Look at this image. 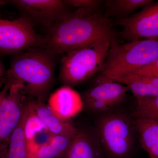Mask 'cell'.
I'll return each instance as SVG.
<instances>
[{"instance_id": "obj_1", "label": "cell", "mask_w": 158, "mask_h": 158, "mask_svg": "<svg viewBox=\"0 0 158 158\" xmlns=\"http://www.w3.org/2000/svg\"><path fill=\"white\" fill-rule=\"evenodd\" d=\"M46 48L56 56L115 38L113 23L99 11L77 9L46 29Z\"/></svg>"}, {"instance_id": "obj_2", "label": "cell", "mask_w": 158, "mask_h": 158, "mask_svg": "<svg viewBox=\"0 0 158 158\" xmlns=\"http://www.w3.org/2000/svg\"><path fill=\"white\" fill-rule=\"evenodd\" d=\"M56 56L44 48L14 55L5 75L6 81L22 85L28 96L43 102L53 81Z\"/></svg>"}, {"instance_id": "obj_3", "label": "cell", "mask_w": 158, "mask_h": 158, "mask_svg": "<svg viewBox=\"0 0 158 158\" xmlns=\"http://www.w3.org/2000/svg\"><path fill=\"white\" fill-rule=\"evenodd\" d=\"M158 58V40H138L119 44L112 40L103 70L97 83L113 81L133 73Z\"/></svg>"}, {"instance_id": "obj_4", "label": "cell", "mask_w": 158, "mask_h": 158, "mask_svg": "<svg viewBox=\"0 0 158 158\" xmlns=\"http://www.w3.org/2000/svg\"><path fill=\"white\" fill-rule=\"evenodd\" d=\"M135 118L123 111L102 114L94 129L105 155L109 158H127L132 152L138 137Z\"/></svg>"}, {"instance_id": "obj_5", "label": "cell", "mask_w": 158, "mask_h": 158, "mask_svg": "<svg viewBox=\"0 0 158 158\" xmlns=\"http://www.w3.org/2000/svg\"><path fill=\"white\" fill-rule=\"evenodd\" d=\"M112 40H98L85 47L63 54L59 78L73 88L88 81L104 68Z\"/></svg>"}, {"instance_id": "obj_6", "label": "cell", "mask_w": 158, "mask_h": 158, "mask_svg": "<svg viewBox=\"0 0 158 158\" xmlns=\"http://www.w3.org/2000/svg\"><path fill=\"white\" fill-rule=\"evenodd\" d=\"M44 36L37 33L25 18L0 21V55H15L34 48H44Z\"/></svg>"}, {"instance_id": "obj_7", "label": "cell", "mask_w": 158, "mask_h": 158, "mask_svg": "<svg viewBox=\"0 0 158 158\" xmlns=\"http://www.w3.org/2000/svg\"><path fill=\"white\" fill-rule=\"evenodd\" d=\"M27 96L22 85H11L8 94L0 105V154L7 153L11 134L32 98Z\"/></svg>"}, {"instance_id": "obj_8", "label": "cell", "mask_w": 158, "mask_h": 158, "mask_svg": "<svg viewBox=\"0 0 158 158\" xmlns=\"http://www.w3.org/2000/svg\"><path fill=\"white\" fill-rule=\"evenodd\" d=\"M8 3L14 6L22 17L34 26L39 25L48 28L66 17L70 12L64 1L61 0H11Z\"/></svg>"}, {"instance_id": "obj_9", "label": "cell", "mask_w": 158, "mask_h": 158, "mask_svg": "<svg viewBox=\"0 0 158 158\" xmlns=\"http://www.w3.org/2000/svg\"><path fill=\"white\" fill-rule=\"evenodd\" d=\"M128 91L126 86L118 82H100L85 93L84 108L94 114H104L112 111L125 100Z\"/></svg>"}, {"instance_id": "obj_10", "label": "cell", "mask_w": 158, "mask_h": 158, "mask_svg": "<svg viewBox=\"0 0 158 158\" xmlns=\"http://www.w3.org/2000/svg\"><path fill=\"white\" fill-rule=\"evenodd\" d=\"M122 37L131 41L143 38L158 40V2L149 3L131 16L118 19Z\"/></svg>"}, {"instance_id": "obj_11", "label": "cell", "mask_w": 158, "mask_h": 158, "mask_svg": "<svg viewBox=\"0 0 158 158\" xmlns=\"http://www.w3.org/2000/svg\"><path fill=\"white\" fill-rule=\"evenodd\" d=\"M48 107L57 116L64 120H70L84 108L81 95L73 88L64 85L51 94Z\"/></svg>"}, {"instance_id": "obj_12", "label": "cell", "mask_w": 158, "mask_h": 158, "mask_svg": "<svg viewBox=\"0 0 158 158\" xmlns=\"http://www.w3.org/2000/svg\"><path fill=\"white\" fill-rule=\"evenodd\" d=\"M94 128L78 129L64 158H105Z\"/></svg>"}, {"instance_id": "obj_13", "label": "cell", "mask_w": 158, "mask_h": 158, "mask_svg": "<svg viewBox=\"0 0 158 158\" xmlns=\"http://www.w3.org/2000/svg\"><path fill=\"white\" fill-rule=\"evenodd\" d=\"M32 106L34 115L53 135L74 136L76 134L77 128L70 120L59 118L42 101L32 100Z\"/></svg>"}, {"instance_id": "obj_14", "label": "cell", "mask_w": 158, "mask_h": 158, "mask_svg": "<svg viewBox=\"0 0 158 158\" xmlns=\"http://www.w3.org/2000/svg\"><path fill=\"white\" fill-rule=\"evenodd\" d=\"M114 81L126 86L137 99L158 95V77H157L131 73L116 79Z\"/></svg>"}, {"instance_id": "obj_15", "label": "cell", "mask_w": 158, "mask_h": 158, "mask_svg": "<svg viewBox=\"0 0 158 158\" xmlns=\"http://www.w3.org/2000/svg\"><path fill=\"white\" fill-rule=\"evenodd\" d=\"M32 98L25 109L19 123L11 134L6 158H27L26 125L32 113Z\"/></svg>"}, {"instance_id": "obj_16", "label": "cell", "mask_w": 158, "mask_h": 158, "mask_svg": "<svg viewBox=\"0 0 158 158\" xmlns=\"http://www.w3.org/2000/svg\"><path fill=\"white\" fill-rule=\"evenodd\" d=\"M136 127L142 149L150 158H158V122L146 118H136Z\"/></svg>"}, {"instance_id": "obj_17", "label": "cell", "mask_w": 158, "mask_h": 158, "mask_svg": "<svg viewBox=\"0 0 158 158\" xmlns=\"http://www.w3.org/2000/svg\"><path fill=\"white\" fill-rule=\"evenodd\" d=\"M74 137L53 135L48 142L27 152V158H65Z\"/></svg>"}, {"instance_id": "obj_18", "label": "cell", "mask_w": 158, "mask_h": 158, "mask_svg": "<svg viewBox=\"0 0 158 158\" xmlns=\"http://www.w3.org/2000/svg\"><path fill=\"white\" fill-rule=\"evenodd\" d=\"M152 0H107L105 1L106 9V16H118L119 19L129 17V15L139 9L152 2Z\"/></svg>"}, {"instance_id": "obj_19", "label": "cell", "mask_w": 158, "mask_h": 158, "mask_svg": "<svg viewBox=\"0 0 158 158\" xmlns=\"http://www.w3.org/2000/svg\"><path fill=\"white\" fill-rule=\"evenodd\" d=\"M133 115L136 118H149L158 122V95L137 99Z\"/></svg>"}, {"instance_id": "obj_20", "label": "cell", "mask_w": 158, "mask_h": 158, "mask_svg": "<svg viewBox=\"0 0 158 158\" xmlns=\"http://www.w3.org/2000/svg\"><path fill=\"white\" fill-rule=\"evenodd\" d=\"M64 2L68 6L77 9H84L90 11H98L102 1L100 0H65Z\"/></svg>"}, {"instance_id": "obj_21", "label": "cell", "mask_w": 158, "mask_h": 158, "mask_svg": "<svg viewBox=\"0 0 158 158\" xmlns=\"http://www.w3.org/2000/svg\"><path fill=\"white\" fill-rule=\"evenodd\" d=\"M133 73L147 75L158 77V58L150 64L143 66Z\"/></svg>"}, {"instance_id": "obj_22", "label": "cell", "mask_w": 158, "mask_h": 158, "mask_svg": "<svg viewBox=\"0 0 158 158\" xmlns=\"http://www.w3.org/2000/svg\"><path fill=\"white\" fill-rule=\"evenodd\" d=\"M11 87V84L9 82L6 81L2 89L0 91V105L2 103L4 99L6 96Z\"/></svg>"}, {"instance_id": "obj_23", "label": "cell", "mask_w": 158, "mask_h": 158, "mask_svg": "<svg viewBox=\"0 0 158 158\" xmlns=\"http://www.w3.org/2000/svg\"><path fill=\"white\" fill-rule=\"evenodd\" d=\"M6 73V68L2 61L0 60V80L5 77Z\"/></svg>"}, {"instance_id": "obj_24", "label": "cell", "mask_w": 158, "mask_h": 158, "mask_svg": "<svg viewBox=\"0 0 158 158\" xmlns=\"http://www.w3.org/2000/svg\"><path fill=\"white\" fill-rule=\"evenodd\" d=\"M6 81V78L5 77H3L2 79L0 80V91H1V88H2L3 85H5V83Z\"/></svg>"}, {"instance_id": "obj_25", "label": "cell", "mask_w": 158, "mask_h": 158, "mask_svg": "<svg viewBox=\"0 0 158 158\" xmlns=\"http://www.w3.org/2000/svg\"><path fill=\"white\" fill-rule=\"evenodd\" d=\"M8 3L7 1H0V6Z\"/></svg>"}, {"instance_id": "obj_26", "label": "cell", "mask_w": 158, "mask_h": 158, "mask_svg": "<svg viewBox=\"0 0 158 158\" xmlns=\"http://www.w3.org/2000/svg\"><path fill=\"white\" fill-rule=\"evenodd\" d=\"M0 158H6V155L0 154Z\"/></svg>"}, {"instance_id": "obj_27", "label": "cell", "mask_w": 158, "mask_h": 158, "mask_svg": "<svg viewBox=\"0 0 158 158\" xmlns=\"http://www.w3.org/2000/svg\"><path fill=\"white\" fill-rule=\"evenodd\" d=\"M2 19H0V21H1V20H2Z\"/></svg>"}]
</instances>
